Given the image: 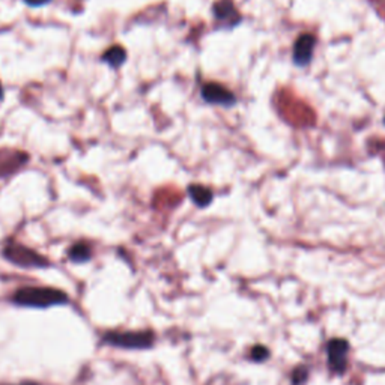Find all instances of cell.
Listing matches in <instances>:
<instances>
[{"label":"cell","instance_id":"6da1fadb","mask_svg":"<svg viewBox=\"0 0 385 385\" xmlns=\"http://www.w3.org/2000/svg\"><path fill=\"white\" fill-rule=\"evenodd\" d=\"M13 303L24 307L45 308L68 303V295L52 288H23L13 295Z\"/></svg>","mask_w":385,"mask_h":385},{"label":"cell","instance_id":"7a4b0ae2","mask_svg":"<svg viewBox=\"0 0 385 385\" xmlns=\"http://www.w3.org/2000/svg\"><path fill=\"white\" fill-rule=\"evenodd\" d=\"M102 340L118 347H125V349H146L154 345L155 337L151 331H111L102 336Z\"/></svg>","mask_w":385,"mask_h":385},{"label":"cell","instance_id":"3957f363","mask_svg":"<svg viewBox=\"0 0 385 385\" xmlns=\"http://www.w3.org/2000/svg\"><path fill=\"white\" fill-rule=\"evenodd\" d=\"M3 255L9 262L23 268H45L50 265L45 258L38 255L35 250L22 246V244L9 242L3 250Z\"/></svg>","mask_w":385,"mask_h":385},{"label":"cell","instance_id":"277c9868","mask_svg":"<svg viewBox=\"0 0 385 385\" xmlns=\"http://www.w3.org/2000/svg\"><path fill=\"white\" fill-rule=\"evenodd\" d=\"M202 98L210 104L223 107H232L237 102L233 93L219 83H206L202 88Z\"/></svg>","mask_w":385,"mask_h":385},{"label":"cell","instance_id":"5b68a950","mask_svg":"<svg viewBox=\"0 0 385 385\" xmlns=\"http://www.w3.org/2000/svg\"><path fill=\"white\" fill-rule=\"evenodd\" d=\"M27 162V155L15 149H0V178L13 175Z\"/></svg>","mask_w":385,"mask_h":385},{"label":"cell","instance_id":"8992f818","mask_svg":"<svg viewBox=\"0 0 385 385\" xmlns=\"http://www.w3.org/2000/svg\"><path fill=\"white\" fill-rule=\"evenodd\" d=\"M347 349H349L347 342L342 339L331 340L330 345H328V363H330L333 372L342 373L346 369Z\"/></svg>","mask_w":385,"mask_h":385},{"label":"cell","instance_id":"52a82bcc","mask_svg":"<svg viewBox=\"0 0 385 385\" xmlns=\"http://www.w3.org/2000/svg\"><path fill=\"white\" fill-rule=\"evenodd\" d=\"M315 49V38L312 35H301L294 45V62L298 67H306L310 63Z\"/></svg>","mask_w":385,"mask_h":385},{"label":"cell","instance_id":"ba28073f","mask_svg":"<svg viewBox=\"0 0 385 385\" xmlns=\"http://www.w3.org/2000/svg\"><path fill=\"white\" fill-rule=\"evenodd\" d=\"M214 15L219 22H223L229 27L241 22V15L238 14L237 8L233 6L232 0H219V2L214 5Z\"/></svg>","mask_w":385,"mask_h":385},{"label":"cell","instance_id":"9c48e42d","mask_svg":"<svg viewBox=\"0 0 385 385\" xmlns=\"http://www.w3.org/2000/svg\"><path fill=\"white\" fill-rule=\"evenodd\" d=\"M189 194L191 197V201L197 206H201V208H205V206H208L212 202V191L203 185H190Z\"/></svg>","mask_w":385,"mask_h":385},{"label":"cell","instance_id":"30bf717a","mask_svg":"<svg viewBox=\"0 0 385 385\" xmlns=\"http://www.w3.org/2000/svg\"><path fill=\"white\" fill-rule=\"evenodd\" d=\"M102 61L107 62L111 68H119L127 61V53L120 45H113L102 54Z\"/></svg>","mask_w":385,"mask_h":385},{"label":"cell","instance_id":"8fae6325","mask_svg":"<svg viewBox=\"0 0 385 385\" xmlns=\"http://www.w3.org/2000/svg\"><path fill=\"white\" fill-rule=\"evenodd\" d=\"M68 256L72 262H79V264H81V262H86L91 259V247L86 242L74 244L68 251Z\"/></svg>","mask_w":385,"mask_h":385},{"label":"cell","instance_id":"7c38bea8","mask_svg":"<svg viewBox=\"0 0 385 385\" xmlns=\"http://www.w3.org/2000/svg\"><path fill=\"white\" fill-rule=\"evenodd\" d=\"M268 356V349L264 346H256L251 351V359L255 361H264Z\"/></svg>","mask_w":385,"mask_h":385},{"label":"cell","instance_id":"4fadbf2b","mask_svg":"<svg viewBox=\"0 0 385 385\" xmlns=\"http://www.w3.org/2000/svg\"><path fill=\"white\" fill-rule=\"evenodd\" d=\"M24 2L32 6V8H38V6H42V5H47V3H50L52 0H24Z\"/></svg>","mask_w":385,"mask_h":385},{"label":"cell","instance_id":"5bb4252c","mask_svg":"<svg viewBox=\"0 0 385 385\" xmlns=\"http://www.w3.org/2000/svg\"><path fill=\"white\" fill-rule=\"evenodd\" d=\"M3 100V88H2V83H0V101Z\"/></svg>","mask_w":385,"mask_h":385},{"label":"cell","instance_id":"9a60e30c","mask_svg":"<svg viewBox=\"0 0 385 385\" xmlns=\"http://www.w3.org/2000/svg\"><path fill=\"white\" fill-rule=\"evenodd\" d=\"M18 385H38V384H35V382H23V384H18Z\"/></svg>","mask_w":385,"mask_h":385},{"label":"cell","instance_id":"2e32d148","mask_svg":"<svg viewBox=\"0 0 385 385\" xmlns=\"http://www.w3.org/2000/svg\"><path fill=\"white\" fill-rule=\"evenodd\" d=\"M384 122H385V120H384Z\"/></svg>","mask_w":385,"mask_h":385}]
</instances>
